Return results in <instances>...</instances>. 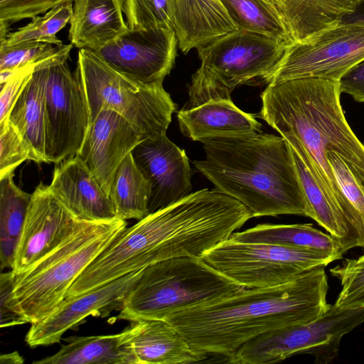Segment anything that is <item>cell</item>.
Masks as SVG:
<instances>
[{
    "label": "cell",
    "instance_id": "6da1fadb",
    "mask_svg": "<svg viewBox=\"0 0 364 364\" xmlns=\"http://www.w3.org/2000/svg\"><path fill=\"white\" fill-rule=\"evenodd\" d=\"M325 266L307 270L277 286L245 288L183 309L165 320L195 349L230 357L247 341L267 332L303 324L329 308Z\"/></svg>",
    "mask_w": 364,
    "mask_h": 364
},
{
    "label": "cell",
    "instance_id": "7a4b0ae2",
    "mask_svg": "<svg viewBox=\"0 0 364 364\" xmlns=\"http://www.w3.org/2000/svg\"><path fill=\"white\" fill-rule=\"evenodd\" d=\"M341 95L338 81L328 79L299 78L267 85L258 116L303 160L351 230L349 207L326 154H338L364 185V144L345 117Z\"/></svg>",
    "mask_w": 364,
    "mask_h": 364
},
{
    "label": "cell",
    "instance_id": "3957f363",
    "mask_svg": "<svg viewBox=\"0 0 364 364\" xmlns=\"http://www.w3.org/2000/svg\"><path fill=\"white\" fill-rule=\"evenodd\" d=\"M205 157L194 166L218 191L243 204L252 218L299 215L307 205L289 145L256 132L200 141Z\"/></svg>",
    "mask_w": 364,
    "mask_h": 364
},
{
    "label": "cell",
    "instance_id": "277c9868",
    "mask_svg": "<svg viewBox=\"0 0 364 364\" xmlns=\"http://www.w3.org/2000/svg\"><path fill=\"white\" fill-rule=\"evenodd\" d=\"M121 218L87 222L60 247L25 272L16 274L12 300L29 323L50 314L65 299L85 269L126 228Z\"/></svg>",
    "mask_w": 364,
    "mask_h": 364
},
{
    "label": "cell",
    "instance_id": "5b68a950",
    "mask_svg": "<svg viewBox=\"0 0 364 364\" xmlns=\"http://www.w3.org/2000/svg\"><path fill=\"white\" fill-rule=\"evenodd\" d=\"M245 289L201 257H178L146 267L128 294L118 319L165 320L176 311Z\"/></svg>",
    "mask_w": 364,
    "mask_h": 364
},
{
    "label": "cell",
    "instance_id": "8992f818",
    "mask_svg": "<svg viewBox=\"0 0 364 364\" xmlns=\"http://www.w3.org/2000/svg\"><path fill=\"white\" fill-rule=\"evenodd\" d=\"M288 45L283 40L237 28L197 48L200 65L191 77L188 100L182 109L232 100L238 85L255 78L264 80Z\"/></svg>",
    "mask_w": 364,
    "mask_h": 364
},
{
    "label": "cell",
    "instance_id": "52a82bcc",
    "mask_svg": "<svg viewBox=\"0 0 364 364\" xmlns=\"http://www.w3.org/2000/svg\"><path fill=\"white\" fill-rule=\"evenodd\" d=\"M74 76L84 93L90 122L106 106L126 119L145 139L166 134L176 106L163 82L146 84L130 79L88 49L79 50Z\"/></svg>",
    "mask_w": 364,
    "mask_h": 364
},
{
    "label": "cell",
    "instance_id": "ba28073f",
    "mask_svg": "<svg viewBox=\"0 0 364 364\" xmlns=\"http://www.w3.org/2000/svg\"><path fill=\"white\" fill-rule=\"evenodd\" d=\"M364 322V307L340 309L331 304L318 318L260 335L243 344L230 357L236 364L276 363L302 353L328 363L338 355L341 338Z\"/></svg>",
    "mask_w": 364,
    "mask_h": 364
},
{
    "label": "cell",
    "instance_id": "9c48e42d",
    "mask_svg": "<svg viewBox=\"0 0 364 364\" xmlns=\"http://www.w3.org/2000/svg\"><path fill=\"white\" fill-rule=\"evenodd\" d=\"M223 275L245 288L287 283L301 273L334 261L311 250L283 245L242 242L231 237L200 257Z\"/></svg>",
    "mask_w": 364,
    "mask_h": 364
},
{
    "label": "cell",
    "instance_id": "30bf717a",
    "mask_svg": "<svg viewBox=\"0 0 364 364\" xmlns=\"http://www.w3.org/2000/svg\"><path fill=\"white\" fill-rule=\"evenodd\" d=\"M364 60V24L339 22L289 43L272 73L263 81L274 85L316 77L339 80Z\"/></svg>",
    "mask_w": 364,
    "mask_h": 364
},
{
    "label": "cell",
    "instance_id": "8fae6325",
    "mask_svg": "<svg viewBox=\"0 0 364 364\" xmlns=\"http://www.w3.org/2000/svg\"><path fill=\"white\" fill-rule=\"evenodd\" d=\"M70 50L48 64L46 105L50 139L49 163L75 156L90 124L84 93L67 63Z\"/></svg>",
    "mask_w": 364,
    "mask_h": 364
},
{
    "label": "cell",
    "instance_id": "7c38bea8",
    "mask_svg": "<svg viewBox=\"0 0 364 364\" xmlns=\"http://www.w3.org/2000/svg\"><path fill=\"white\" fill-rule=\"evenodd\" d=\"M178 39L174 29H128L94 52L108 65L134 80L163 82L173 68Z\"/></svg>",
    "mask_w": 364,
    "mask_h": 364
},
{
    "label": "cell",
    "instance_id": "4fadbf2b",
    "mask_svg": "<svg viewBox=\"0 0 364 364\" xmlns=\"http://www.w3.org/2000/svg\"><path fill=\"white\" fill-rule=\"evenodd\" d=\"M74 217L41 183L31 193L13 269L21 274L54 251L86 223Z\"/></svg>",
    "mask_w": 364,
    "mask_h": 364
},
{
    "label": "cell",
    "instance_id": "5bb4252c",
    "mask_svg": "<svg viewBox=\"0 0 364 364\" xmlns=\"http://www.w3.org/2000/svg\"><path fill=\"white\" fill-rule=\"evenodd\" d=\"M144 269L65 299L47 317L31 323L26 336V343L36 348L59 343L67 331L78 326L87 316L106 317L114 311H119Z\"/></svg>",
    "mask_w": 364,
    "mask_h": 364
},
{
    "label": "cell",
    "instance_id": "9a60e30c",
    "mask_svg": "<svg viewBox=\"0 0 364 364\" xmlns=\"http://www.w3.org/2000/svg\"><path fill=\"white\" fill-rule=\"evenodd\" d=\"M132 154L151 186L149 214L191 193V169L186 154L166 134L143 140Z\"/></svg>",
    "mask_w": 364,
    "mask_h": 364
},
{
    "label": "cell",
    "instance_id": "2e32d148",
    "mask_svg": "<svg viewBox=\"0 0 364 364\" xmlns=\"http://www.w3.org/2000/svg\"><path fill=\"white\" fill-rule=\"evenodd\" d=\"M144 139L142 134L122 115L104 106L90 122L82 146L75 156L109 196L118 167Z\"/></svg>",
    "mask_w": 364,
    "mask_h": 364
},
{
    "label": "cell",
    "instance_id": "e0dca14e",
    "mask_svg": "<svg viewBox=\"0 0 364 364\" xmlns=\"http://www.w3.org/2000/svg\"><path fill=\"white\" fill-rule=\"evenodd\" d=\"M55 167L48 186L55 198L77 219L85 222L117 218L109 196L76 156Z\"/></svg>",
    "mask_w": 364,
    "mask_h": 364
},
{
    "label": "cell",
    "instance_id": "ac0fdd59",
    "mask_svg": "<svg viewBox=\"0 0 364 364\" xmlns=\"http://www.w3.org/2000/svg\"><path fill=\"white\" fill-rule=\"evenodd\" d=\"M127 341L138 364H185L203 362L208 353L193 348L166 320L132 321L127 328Z\"/></svg>",
    "mask_w": 364,
    "mask_h": 364
},
{
    "label": "cell",
    "instance_id": "d6986e66",
    "mask_svg": "<svg viewBox=\"0 0 364 364\" xmlns=\"http://www.w3.org/2000/svg\"><path fill=\"white\" fill-rule=\"evenodd\" d=\"M73 46L57 55L71 50ZM55 56V57H56ZM38 65L13 107L8 120L31 148L36 162L49 163L50 139L46 105L48 64Z\"/></svg>",
    "mask_w": 364,
    "mask_h": 364
},
{
    "label": "cell",
    "instance_id": "ffe728a7",
    "mask_svg": "<svg viewBox=\"0 0 364 364\" xmlns=\"http://www.w3.org/2000/svg\"><path fill=\"white\" fill-rule=\"evenodd\" d=\"M177 119L182 134L193 141L262 132L255 114L242 111L232 100H210L191 109H181Z\"/></svg>",
    "mask_w": 364,
    "mask_h": 364
},
{
    "label": "cell",
    "instance_id": "44dd1931",
    "mask_svg": "<svg viewBox=\"0 0 364 364\" xmlns=\"http://www.w3.org/2000/svg\"><path fill=\"white\" fill-rule=\"evenodd\" d=\"M70 24V43L93 51L129 29L123 0H75Z\"/></svg>",
    "mask_w": 364,
    "mask_h": 364
},
{
    "label": "cell",
    "instance_id": "7402d4cb",
    "mask_svg": "<svg viewBox=\"0 0 364 364\" xmlns=\"http://www.w3.org/2000/svg\"><path fill=\"white\" fill-rule=\"evenodd\" d=\"M173 29L185 54L237 29L220 0H173Z\"/></svg>",
    "mask_w": 364,
    "mask_h": 364
},
{
    "label": "cell",
    "instance_id": "603a6c76",
    "mask_svg": "<svg viewBox=\"0 0 364 364\" xmlns=\"http://www.w3.org/2000/svg\"><path fill=\"white\" fill-rule=\"evenodd\" d=\"M280 14L291 42L338 23L360 0H269Z\"/></svg>",
    "mask_w": 364,
    "mask_h": 364
},
{
    "label": "cell",
    "instance_id": "cb8c5ba5",
    "mask_svg": "<svg viewBox=\"0 0 364 364\" xmlns=\"http://www.w3.org/2000/svg\"><path fill=\"white\" fill-rule=\"evenodd\" d=\"M127 329L117 334L71 336L68 343L51 356L33 361L34 364H138L127 341Z\"/></svg>",
    "mask_w": 364,
    "mask_h": 364
},
{
    "label": "cell",
    "instance_id": "d4e9b609",
    "mask_svg": "<svg viewBox=\"0 0 364 364\" xmlns=\"http://www.w3.org/2000/svg\"><path fill=\"white\" fill-rule=\"evenodd\" d=\"M231 238L242 242L266 243L318 251L335 260L345 254L341 241L314 228L312 224H259Z\"/></svg>",
    "mask_w": 364,
    "mask_h": 364
},
{
    "label": "cell",
    "instance_id": "484cf974",
    "mask_svg": "<svg viewBox=\"0 0 364 364\" xmlns=\"http://www.w3.org/2000/svg\"><path fill=\"white\" fill-rule=\"evenodd\" d=\"M31 194L19 188L13 174L0 178V261L1 269L14 267L18 245L23 230Z\"/></svg>",
    "mask_w": 364,
    "mask_h": 364
},
{
    "label": "cell",
    "instance_id": "4316f807",
    "mask_svg": "<svg viewBox=\"0 0 364 364\" xmlns=\"http://www.w3.org/2000/svg\"><path fill=\"white\" fill-rule=\"evenodd\" d=\"M289 147L305 196L307 217L339 240L346 253L353 248L346 218L323 192L306 164L290 145Z\"/></svg>",
    "mask_w": 364,
    "mask_h": 364
},
{
    "label": "cell",
    "instance_id": "83f0119b",
    "mask_svg": "<svg viewBox=\"0 0 364 364\" xmlns=\"http://www.w3.org/2000/svg\"><path fill=\"white\" fill-rule=\"evenodd\" d=\"M151 186L134 162L132 152L118 167L109 197L117 218L141 220L149 214Z\"/></svg>",
    "mask_w": 364,
    "mask_h": 364
},
{
    "label": "cell",
    "instance_id": "f1b7e54d",
    "mask_svg": "<svg viewBox=\"0 0 364 364\" xmlns=\"http://www.w3.org/2000/svg\"><path fill=\"white\" fill-rule=\"evenodd\" d=\"M237 28L291 43L285 23L269 0H220Z\"/></svg>",
    "mask_w": 364,
    "mask_h": 364
},
{
    "label": "cell",
    "instance_id": "f546056e",
    "mask_svg": "<svg viewBox=\"0 0 364 364\" xmlns=\"http://www.w3.org/2000/svg\"><path fill=\"white\" fill-rule=\"evenodd\" d=\"M73 12V3L55 6L33 17L26 26L10 32L4 41H0V47L38 42L61 46L63 43L57 37V33L70 22Z\"/></svg>",
    "mask_w": 364,
    "mask_h": 364
},
{
    "label": "cell",
    "instance_id": "4dcf8cb0",
    "mask_svg": "<svg viewBox=\"0 0 364 364\" xmlns=\"http://www.w3.org/2000/svg\"><path fill=\"white\" fill-rule=\"evenodd\" d=\"M326 156L349 207L353 247H364V185L338 154Z\"/></svg>",
    "mask_w": 364,
    "mask_h": 364
},
{
    "label": "cell",
    "instance_id": "1f68e13d",
    "mask_svg": "<svg viewBox=\"0 0 364 364\" xmlns=\"http://www.w3.org/2000/svg\"><path fill=\"white\" fill-rule=\"evenodd\" d=\"M123 12L129 29H173V0H123Z\"/></svg>",
    "mask_w": 364,
    "mask_h": 364
},
{
    "label": "cell",
    "instance_id": "d6a6232c",
    "mask_svg": "<svg viewBox=\"0 0 364 364\" xmlns=\"http://www.w3.org/2000/svg\"><path fill=\"white\" fill-rule=\"evenodd\" d=\"M330 272L342 286L334 305L340 309L364 307V255L344 260Z\"/></svg>",
    "mask_w": 364,
    "mask_h": 364
},
{
    "label": "cell",
    "instance_id": "836d02e7",
    "mask_svg": "<svg viewBox=\"0 0 364 364\" xmlns=\"http://www.w3.org/2000/svg\"><path fill=\"white\" fill-rule=\"evenodd\" d=\"M72 44L57 46L46 43H25L0 47V71H14L38 65L68 49Z\"/></svg>",
    "mask_w": 364,
    "mask_h": 364
},
{
    "label": "cell",
    "instance_id": "e575fe53",
    "mask_svg": "<svg viewBox=\"0 0 364 364\" xmlns=\"http://www.w3.org/2000/svg\"><path fill=\"white\" fill-rule=\"evenodd\" d=\"M26 160L35 161L27 141L9 120L0 123V178Z\"/></svg>",
    "mask_w": 364,
    "mask_h": 364
},
{
    "label": "cell",
    "instance_id": "d590c367",
    "mask_svg": "<svg viewBox=\"0 0 364 364\" xmlns=\"http://www.w3.org/2000/svg\"><path fill=\"white\" fill-rule=\"evenodd\" d=\"M75 0H0V22L9 26L43 14L53 8Z\"/></svg>",
    "mask_w": 364,
    "mask_h": 364
},
{
    "label": "cell",
    "instance_id": "8d00e7d4",
    "mask_svg": "<svg viewBox=\"0 0 364 364\" xmlns=\"http://www.w3.org/2000/svg\"><path fill=\"white\" fill-rule=\"evenodd\" d=\"M37 65H29L14 71H0L1 80L6 82L1 85L0 123L8 120L13 107Z\"/></svg>",
    "mask_w": 364,
    "mask_h": 364
},
{
    "label": "cell",
    "instance_id": "74e56055",
    "mask_svg": "<svg viewBox=\"0 0 364 364\" xmlns=\"http://www.w3.org/2000/svg\"><path fill=\"white\" fill-rule=\"evenodd\" d=\"M15 280V274L12 270L6 273L1 274L0 313L1 328L27 323L23 317L16 311L12 300Z\"/></svg>",
    "mask_w": 364,
    "mask_h": 364
},
{
    "label": "cell",
    "instance_id": "f35d334b",
    "mask_svg": "<svg viewBox=\"0 0 364 364\" xmlns=\"http://www.w3.org/2000/svg\"><path fill=\"white\" fill-rule=\"evenodd\" d=\"M341 93H346L355 101L364 102V60L361 61L338 80Z\"/></svg>",
    "mask_w": 364,
    "mask_h": 364
},
{
    "label": "cell",
    "instance_id": "ab89813d",
    "mask_svg": "<svg viewBox=\"0 0 364 364\" xmlns=\"http://www.w3.org/2000/svg\"><path fill=\"white\" fill-rule=\"evenodd\" d=\"M340 22L364 24V0H360L354 11L346 16Z\"/></svg>",
    "mask_w": 364,
    "mask_h": 364
},
{
    "label": "cell",
    "instance_id": "60d3db41",
    "mask_svg": "<svg viewBox=\"0 0 364 364\" xmlns=\"http://www.w3.org/2000/svg\"><path fill=\"white\" fill-rule=\"evenodd\" d=\"M23 362V357L17 351L1 354L0 356L1 364H21Z\"/></svg>",
    "mask_w": 364,
    "mask_h": 364
}]
</instances>
